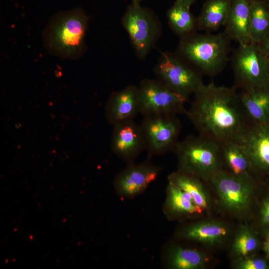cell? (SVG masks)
Here are the masks:
<instances>
[{"instance_id":"6da1fadb","label":"cell","mask_w":269,"mask_h":269,"mask_svg":"<svg viewBox=\"0 0 269 269\" xmlns=\"http://www.w3.org/2000/svg\"><path fill=\"white\" fill-rule=\"evenodd\" d=\"M199 134L221 143L237 142L251 124L234 86L203 84L185 114Z\"/></svg>"},{"instance_id":"7a4b0ae2","label":"cell","mask_w":269,"mask_h":269,"mask_svg":"<svg viewBox=\"0 0 269 269\" xmlns=\"http://www.w3.org/2000/svg\"><path fill=\"white\" fill-rule=\"evenodd\" d=\"M259 181L235 176L220 169L208 181L213 191L214 205L220 213L242 222L252 214Z\"/></svg>"},{"instance_id":"3957f363","label":"cell","mask_w":269,"mask_h":269,"mask_svg":"<svg viewBox=\"0 0 269 269\" xmlns=\"http://www.w3.org/2000/svg\"><path fill=\"white\" fill-rule=\"evenodd\" d=\"M230 38L225 32L197 33L181 37L179 56L202 74L214 76L225 68L229 60Z\"/></svg>"},{"instance_id":"277c9868","label":"cell","mask_w":269,"mask_h":269,"mask_svg":"<svg viewBox=\"0 0 269 269\" xmlns=\"http://www.w3.org/2000/svg\"><path fill=\"white\" fill-rule=\"evenodd\" d=\"M173 150L178 160V170L206 182L221 169V143L200 134L189 135L178 141Z\"/></svg>"},{"instance_id":"5b68a950","label":"cell","mask_w":269,"mask_h":269,"mask_svg":"<svg viewBox=\"0 0 269 269\" xmlns=\"http://www.w3.org/2000/svg\"><path fill=\"white\" fill-rule=\"evenodd\" d=\"M234 87L242 91L269 88L267 55L257 43L239 45L231 56Z\"/></svg>"},{"instance_id":"8992f818","label":"cell","mask_w":269,"mask_h":269,"mask_svg":"<svg viewBox=\"0 0 269 269\" xmlns=\"http://www.w3.org/2000/svg\"><path fill=\"white\" fill-rule=\"evenodd\" d=\"M51 26L48 43L54 52L71 57L81 52L87 27V18L80 9L63 13Z\"/></svg>"},{"instance_id":"52a82bcc","label":"cell","mask_w":269,"mask_h":269,"mask_svg":"<svg viewBox=\"0 0 269 269\" xmlns=\"http://www.w3.org/2000/svg\"><path fill=\"white\" fill-rule=\"evenodd\" d=\"M154 72L168 88L187 98L204 84L201 73L180 56L171 53H162Z\"/></svg>"},{"instance_id":"ba28073f","label":"cell","mask_w":269,"mask_h":269,"mask_svg":"<svg viewBox=\"0 0 269 269\" xmlns=\"http://www.w3.org/2000/svg\"><path fill=\"white\" fill-rule=\"evenodd\" d=\"M122 21L138 56L141 59L145 58L159 34L157 18L150 9L140 3L132 2Z\"/></svg>"},{"instance_id":"9c48e42d","label":"cell","mask_w":269,"mask_h":269,"mask_svg":"<svg viewBox=\"0 0 269 269\" xmlns=\"http://www.w3.org/2000/svg\"><path fill=\"white\" fill-rule=\"evenodd\" d=\"M140 126L145 149L149 155L162 154L174 150L181 129V122L177 115L145 116Z\"/></svg>"},{"instance_id":"30bf717a","label":"cell","mask_w":269,"mask_h":269,"mask_svg":"<svg viewBox=\"0 0 269 269\" xmlns=\"http://www.w3.org/2000/svg\"><path fill=\"white\" fill-rule=\"evenodd\" d=\"M138 88L139 113L143 116L156 114H186L188 98L170 90L158 80L145 79Z\"/></svg>"},{"instance_id":"8fae6325","label":"cell","mask_w":269,"mask_h":269,"mask_svg":"<svg viewBox=\"0 0 269 269\" xmlns=\"http://www.w3.org/2000/svg\"><path fill=\"white\" fill-rule=\"evenodd\" d=\"M237 142L247 155L255 177L259 181L269 180V121L251 123Z\"/></svg>"},{"instance_id":"7c38bea8","label":"cell","mask_w":269,"mask_h":269,"mask_svg":"<svg viewBox=\"0 0 269 269\" xmlns=\"http://www.w3.org/2000/svg\"><path fill=\"white\" fill-rule=\"evenodd\" d=\"M235 232L229 223L219 219L207 218L184 227L179 235L184 240L215 248L230 244Z\"/></svg>"},{"instance_id":"4fadbf2b","label":"cell","mask_w":269,"mask_h":269,"mask_svg":"<svg viewBox=\"0 0 269 269\" xmlns=\"http://www.w3.org/2000/svg\"><path fill=\"white\" fill-rule=\"evenodd\" d=\"M111 148L118 156L131 162L145 149V142L140 125L133 120L114 125Z\"/></svg>"},{"instance_id":"5bb4252c","label":"cell","mask_w":269,"mask_h":269,"mask_svg":"<svg viewBox=\"0 0 269 269\" xmlns=\"http://www.w3.org/2000/svg\"><path fill=\"white\" fill-rule=\"evenodd\" d=\"M160 171L159 167L149 162L131 163L116 178V189L123 196H134L145 189Z\"/></svg>"},{"instance_id":"9a60e30c","label":"cell","mask_w":269,"mask_h":269,"mask_svg":"<svg viewBox=\"0 0 269 269\" xmlns=\"http://www.w3.org/2000/svg\"><path fill=\"white\" fill-rule=\"evenodd\" d=\"M138 113V88L133 85L114 92L109 99L105 108L106 119L113 126L133 120Z\"/></svg>"},{"instance_id":"2e32d148","label":"cell","mask_w":269,"mask_h":269,"mask_svg":"<svg viewBox=\"0 0 269 269\" xmlns=\"http://www.w3.org/2000/svg\"><path fill=\"white\" fill-rule=\"evenodd\" d=\"M250 0H232L224 25L225 33L239 45L251 42L250 34Z\"/></svg>"},{"instance_id":"e0dca14e","label":"cell","mask_w":269,"mask_h":269,"mask_svg":"<svg viewBox=\"0 0 269 269\" xmlns=\"http://www.w3.org/2000/svg\"><path fill=\"white\" fill-rule=\"evenodd\" d=\"M168 179L169 182L188 192L204 213L208 214L211 211L214 203L206 185L207 182L179 170L170 174Z\"/></svg>"},{"instance_id":"ac0fdd59","label":"cell","mask_w":269,"mask_h":269,"mask_svg":"<svg viewBox=\"0 0 269 269\" xmlns=\"http://www.w3.org/2000/svg\"><path fill=\"white\" fill-rule=\"evenodd\" d=\"M165 211L167 215L174 219L199 216L204 213L188 192L169 181Z\"/></svg>"},{"instance_id":"d6986e66","label":"cell","mask_w":269,"mask_h":269,"mask_svg":"<svg viewBox=\"0 0 269 269\" xmlns=\"http://www.w3.org/2000/svg\"><path fill=\"white\" fill-rule=\"evenodd\" d=\"M220 143L221 169L238 177L258 180L252 172L247 155L236 141L228 140Z\"/></svg>"},{"instance_id":"ffe728a7","label":"cell","mask_w":269,"mask_h":269,"mask_svg":"<svg viewBox=\"0 0 269 269\" xmlns=\"http://www.w3.org/2000/svg\"><path fill=\"white\" fill-rule=\"evenodd\" d=\"M211 257L205 252L196 249L173 245L166 255V263L174 269H203L211 263Z\"/></svg>"},{"instance_id":"44dd1931","label":"cell","mask_w":269,"mask_h":269,"mask_svg":"<svg viewBox=\"0 0 269 269\" xmlns=\"http://www.w3.org/2000/svg\"><path fill=\"white\" fill-rule=\"evenodd\" d=\"M240 96L251 123L269 121V88L242 91Z\"/></svg>"},{"instance_id":"7402d4cb","label":"cell","mask_w":269,"mask_h":269,"mask_svg":"<svg viewBox=\"0 0 269 269\" xmlns=\"http://www.w3.org/2000/svg\"><path fill=\"white\" fill-rule=\"evenodd\" d=\"M232 0H207L197 18V28L214 31L224 26Z\"/></svg>"},{"instance_id":"603a6c76","label":"cell","mask_w":269,"mask_h":269,"mask_svg":"<svg viewBox=\"0 0 269 269\" xmlns=\"http://www.w3.org/2000/svg\"><path fill=\"white\" fill-rule=\"evenodd\" d=\"M260 246L257 233L248 221L242 222L230 243L232 260L252 256Z\"/></svg>"},{"instance_id":"cb8c5ba5","label":"cell","mask_w":269,"mask_h":269,"mask_svg":"<svg viewBox=\"0 0 269 269\" xmlns=\"http://www.w3.org/2000/svg\"><path fill=\"white\" fill-rule=\"evenodd\" d=\"M167 18L170 27L181 37L195 32L197 18L190 11V6L179 0H175L168 9Z\"/></svg>"},{"instance_id":"d4e9b609","label":"cell","mask_w":269,"mask_h":269,"mask_svg":"<svg viewBox=\"0 0 269 269\" xmlns=\"http://www.w3.org/2000/svg\"><path fill=\"white\" fill-rule=\"evenodd\" d=\"M250 34L257 44L269 34V6L264 0H250Z\"/></svg>"},{"instance_id":"484cf974","label":"cell","mask_w":269,"mask_h":269,"mask_svg":"<svg viewBox=\"0 0 269 269\" xmlns=\"http://www.w3.org/2000/svg\"><path fill=\"white\" fill-rule=\"evenodd\" d=\"M250 224L255 231L257 229H260L265 233L269 229V192L265 195L260 202L256 222Z\"/></svg>"},{"instance_id":"4316f807","label":"cell","mask_w":269,"mask_h":269,"mask_svg":"<svg viewBox=\"0 0 269 269\" xmlns=\"http://www.w3.org/2000/svg\"><path fill=\"white\" fill-rule=\"evenodd\" d=\"M232 267L236 269H268L269 265L267 261L253 255L232 260Z\"/></svg>"},{"instance_id":"83f0119b","label":"cell","mask_w":269,"mask_h":269,"mask_svg":"<svg viewBox=\"0 0 269 269\" xmlns=\"http://www.w3.org/2000/svg\"><path fill=\"white\" fill-rule=\"evenodd\" d=\"M258 44L266 55H269V34Z\"/></svg>"},{"instance_id":"f1b7e54d","label":"cell","mask_w":269,"mask_h":269,"mask_svg":"<svg viewBox=\"0 0 269 269\" xmlns=\"http://www.w3.org/2000/svg\"><path fill=\"white\" fill-rule=\"evenodd\" d=\"M264 249L269 259V229L265 233Z\"/></svg>"},{"instance_id":"f546056e","label":"cell","mask_w":269,"mask_h":269,"mask_svg":"<svg viewBox=\"0 0 269 269\" xmlns=\"http://www.w3.org/2000/svg\"><path fill=\"white\" fill-rule=\"evenodd\" d=\"M179 0L182 1V2L185 3L186 4L191 6V5L197 0Z\"/></svg>"},{"instance_id":"4dcf8cb0","label":"cell","mask_w":269,"mask_h":269,"mask_svg":"<svg viewBox=\"0 0 269 269\" xmlns=\"http://www.w3.org/2000/svg\"><path fill=\"white\" fill-rule=\"evenodd\" d=\"M143 0H131L132 3H140Z\"/></svg>"},{"instance_id":"1f68e13d","label":"cell","mask_w":269,"mask_h":269,"mask_svg":"<svg viewBox=\"0 0 269 269\" xmlns=\"http://www.w3.org/2000/svg\"><path fill=\"white\" fill-rule=\"evenodd\" d=\"M267 60H268V66H269V55H267Z\"/></svg>"},{"instance_id":"d6a6232c","label":"cell","mask_w":269,"mask_h":269,"mask_svg":"<svg viewBox=\"0 0 269 269\" xmlns=\"http://www.w3.org/2000/svg\"><path fill=\"white\" fill-rule=\"evenodd\" d=\"M269 6V0H264Z\"/></svg>"}]
</instances>
